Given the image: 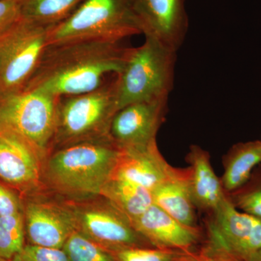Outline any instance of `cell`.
Instances as JSON below:
<instances>
[{
    "mask_svg": "<svg viewBox=\"0 0 261 261\" xmlns=\"http://www.w3.org/2000/svg\"><path fill=\"white\" fill-rule=\"evenodd\" d=\"M176 51L152 38L130 47L121 73L116 75L118 108L169 98L174 85Z\"/></svg>",
    "mask_w": 261,
    "mask_h": 261,
    "instance_id": "cell-4",
    "label": "cell"
},
{
    "mask_svg": "<svg viewBox=\"0 0 261 261\" xmlns=\"http://www.w3.org/2000/svg\"><path fill=\"white\" fill-rule=\"evenodd\" d=\"M44 159L34 149L0 132V179L23 193L37 191L43 185Z\"/></svg>",
    "mask_w": 261,
    "mask_h": 261,
    "instance_id": "cell-14",
    "label": "cell"
},
{
    "mask_svg": "<svg viewBox=\"0 0 261 261\" xmlns=\"http://www.w3.org/2000/svg\"><path fill=\"white\" fill-rule=\"evenodd\" d=\"M99 197L108 200L132 223L153 204L152 194L147 189L118 178H110Z\"/></svg>",
    "mask_w": 261,
    "mask_h": 261,
    "instance_id": "cell-19",
    "label": "cell"
},
{
    "mask_svg": "<svg viewBox=\"0 0 261 261\" xmlns=\"http://www.w3.org/2000/svg\"><path fill=\"white\" fill-rule=\"evenodd\" d=\"M0 261H12L11 260H8V259H5L4 257L0 256Z\"/></svg>",
    "mask_w": 261,
    "mask_h": 261,
    "instance_id": "cell-30",
    "label": "cell"
},
{
    "mask_svg": "<svg viewBox=\"0 0 261 261\" xmlns=\"http://www.w3.org/2000/svg\"><path fill=\"white\" fill-rule=\"evenodd\" d=\"M69 261H117L112 252L75 231L63 247Z\"/></svg>",
    "mask_w": 261,
    "mask_h": 261,
    "instance_id": "cell-23",
    "label": "cell"
},
{
    "mask_svg": "<svg viewBox=\"0 0 261 261\" xmlns=\"http://www.w3.org/2000/svg\"><path fill=\"white\" fill-rule=\"evenodd\" d=\"M132 224L157 248L195 251L200 248L197 247L204 238L203 231L200 226L181 224L154 204Z\"/></svg>",
    "mask_w": 261,
    "mask_h": 261,
    "instance_id": "cell-13",
    "label": "cell"
},
{
    "mask_svg": "<svg viewBox=\"0 0 261 261\" xmlns=\"http://www.w3.org/2000/svg\"><path fill=\"white\" fill-rule=\"evenodd\" d=\"M186 160L190 163V191L196 209L212 214L226 194L215 173L208 152L192 145Z\"/></svg>",
    "mask_w": 261,
    "mask_h": 261,
    "instance_id": "cell-16",
    "label": "cell"
},
{
    "mask_svg": "<svg viewBox=\"0 0 261 261\" xmlns=\"http://www.w3.org/2000/svg\"><path fill=\"white\" fill-rule=\"evenodd\" d=\"M188 261H242L219 242L207 236L197 256Z\"/></svg>",
    "mask_w": 261,
    "mask_h": 261,
    "instance_id": "cell-26",
    "label": "cell"
},
{
    "mask_svg": "<svg viewBox=\"0 0 261 261\" xmlns=\"http://www.w3.org/2000/svg\"><path fill=\"white\" fill-rule=\"evenodd\" d=\"M85 0H18L20 16L44 25H56L68 18Z\"/></svg>",
    "mask_w": 261,
    "mask_h": 261,
    "instance_id": "cell-20",
    "label": "cell"
},
{
    "mask_svg": "<svg viewBox=\"0 0 261 261\" xmlns=\"http://www.w3.org/2000/svg\"><path fill=\"white\" fill-rule=\"evenodd\" d=\"M120 149L111 137L55 149L43 169V182L73 199L99 196L112 176Z\"/></svg>",
    "mask_w": 261,
    "mask_h": 261,
    "instance_id": "cell-2",
    "label": "cell"
},
{
    "mask_svg": "<svg viewBox=\"0 0 261 261\" xmlns=\"http://www.w3.org/2000/svg\"><path fill=\"white\" fill-rule=\"evenodd\" d=\"M251 261H261V249L257 252L256 255L254 256Z\"/></svg>",
    "mask_w": 261,
    "mask_h": 261,
    "instance_id": "cell-29",
    "label": "cell"
},
{
    "mask_svg": "<svg viewBox=\"0 0 261 261\" xmlns=\"http://www.w3.org/2000/svg\"><path fill=\"white\" fill-rule=\"evenodd\" d=\"M135 5V0H85L51 29L48 44L87 39L122 42L142 34Z\"/></svg>",
    "mask_w": 261,
    "mask_h": 261,
    "instance_id": "cell-5",
    "label": "cell"
},
{
    "mask_svg": "<svg viewBox=\"0 0 261 261\" xmlns=\"http://www.w3.org/2000/svg\"><path fill=\"white\" fill-rule=\"evenodd\" d=\"M130 47L123 41L101 39L48 44L23 89L56 97L92 92L121 73Z\"/></svg>",
    "mask_w": 261,
    "mask_h": 261,
    "instance_id": "cell-1",
    "label": "cell"
},
{
    "mask_svg": "<svg viewBox=\"0 0 261 261\" xmlns=\"http://www.w3.org/2000/svg\"><path fill=\"white\" fill-rule=\"evenodd\" d=\"M200 247L192 252L157 247H125L110 251L117 261H188L198 255Z\"/></svg>",
    "mask_w": 261,
    "mask_h": 261,
    "instance_id": "cell-22",
    "label": "cell"
},
{
    "mask_svg": "<svg viewBox=\"0 0 261 261\" xmlns=\"http://www.w3.org/2000/svg\"><path fill=\"white\" fill-rule=\"evenodd\" d=\"M152 202L181 224L198 226L195 206L190 191V169L178 168L176 173L152 192Z\"/></svg>",
    "mask_w": 261,
    "mask_h": 261,
    "instance_id": "cell-17",
    "label": "cell"
},
{
    "mask_svg": "<svg viewBox=\"0 0 261 261\" xmlns=\"http://www.w3.org/2000/svg\"><path fill=\"white\" fill-rule=\"evenodd\" d=\"M21 18L18 0H0V34Z\"/></svg>",
    "mask_w": 261,
    "mask_h": 261,
    "instance_id": "cell-28",
    "label": "cell"
},
{
    "mask_svg": "<svg viewBox=\"0 0 261 261\" xmlns=\"http://www.w3.org/2000/svg\"><path fill=\"white\" fill-rule=\"evenodd\" d=\"M23 212V204L18 195L0 184V216H14Z\"/></svg>",
    "mask_w": 261,
    "mask_h": 261,
    "instance_id": "cell-27",
    "label": "cell"
},
{
    "mask_svg": "<svg viewBox=\"0 0 261 261\" xmlns=\"http://www.w3.org/2000/svg\"><path fill=\"white\" fill-rule=\"evenodd\" d=\"M25 239L30 245L63 249L77 231L73 211L68 204L30 200L23 204Z\"/></svg>",
    "mask_w": 261,
    "mask_h": 261,
    "instance_id": "cell-11",
    "label": "cell"
},
{
    "mask_svg": "<svg viewBox=\"0 0 261 261\" xmlns=\"http://www.w3.org/2000/svg\"><path fill=\"white\" fill-rule=\"evenodd\" d=\"M59 99L25 89L0 96V132L28 145L46 161L53 149Z\"/></svg>",
    "mask_w": 261,
    "mask_h": 261,
    "instance_id": "cell-6",
    "label": "cell"
},
{
    "mask_svg": "<svg viewBox=\"0 0 261 261\" xmlns=\"http://www.w3.org/2000/svg\"><path fill=\"white\" fill-rule=\"evenodd\" d=\"M226 195L239 210L261 219V171H254L243 187Z\"/></svg>",
    "mask_w": 261,
    "mask_h": 261,
    "instance_id": "cell-24",
    "label": "cell"
},
{
    "mask_svg": "<svg viewBox=\"0 0 261 261\" xmlns=\"http://www.w3.org/2000/svg\"><path fill=\"white\" fill-rule=\"evenodd\" d=\"M135 8L142 34L177 53L188 31L185 0H135Z\"/></svg>",
    "mask_w": 261,
    "mask_h": 261,
    "instance_id": "cell-12",
    "label": "cell"
},
{
    "mask_svg": "<svg viewBox=\"0 0 261 261\" xmlns=\"http://www.w3.org/2000/svg\"><path fill=\"white\" fill-rule=\"evenodd\" d=\"M224 171L221 178L226 194L243 187L251 177L255 168L261 163V140L239 142L225 154Z\"/></svg>",
    "mask_w": 261,
    "mask_h": 261,
    "instance_id": "cell-18",
    "label": "cell"
},
{
    "mask_svg": "<svg viewBox=\"0 0 261 261\" xmlns=\"http://www.w3.org/2000/svg\"><path fill=\"white\" fill-rule=\"evenodd\" d=\"M111 178H121L152 192L173 176V167L160 152L158 144L140 148L119 149Z\"/></svg>",
    "mask_w": 261,
    "mask_h": 261,
    "instance_id": "cell-15",
    "label": "cell"
},
{
    "mask_svg": "<svg viewBox=\"0 0 261 261\" xmlns=\"http://www.w3.org/2000/svg\"><path fill=\"white\" fill-rule=\"evenodd\" d=\"M207 233L242 261H251L261 249V219L239 210L226 195L210 215Z\"/></svg>",
    "mask_w": 261,
    "mask_h": 261,
    "instance_id": "cell-9",
    "label": "cell"
},
{
    "mask_svg": "<svg viewBox=\"0 0 261 261\" xmlns=\"http://www.w3.org/2000/svg\"><path fill=\"white\" fill-rule=\"evenodd\" d=\"M23 212L0 216V256L12 260L25 245Z\"/></svg>",
    "mask_w": 261,
    "mask_h": 261,
    "instance_id": "cell-21",
    "label": "cell"
},
{
    "mask_svg": "<svg viewBox=\"0 0 261 261\" xmlns=\"http://www.w3.org/2000/svg\"><path fill=\"white\" fill-rule=\"evenodd\" d=\"M53 27L21 18L0 34V96L23 89L37 69Z\"/></svg>",
    "mask_w": 261,
    "mask_h": 261,
    "instance_id": "cell-7",
    "label": "cell"
},
{
    "mask_svg": "<svg viewBox=\"0 0 261 261\" xmlns=\"http://www.w3.org/2000/svg\"><path fill=\"white\" fill-rule=\"evenodd\" d=\"M116 75H110L92 92L60 97L51 152L84 141L111 137V123L119 111Z\"/></svg>",
    "mask_w": 261,
    "mask_h": 261,
    "instance_id": "cell-3",
    "label": "cell"
},
{
    "mask_svg": "<svg viewBox=\"0 0 261 261\" xmlns=\"http://www.w3.org/2000/svg\"><path fill=\"white\" fill-rule=\"evenodd\" d=\"M260 140H261V138H260Z\"/></svg>",
    "mask_w": 261,
    "mask_h": 261,
    "instance_id": "cell-31",
    "label": "cell"
},
{
    "mask_svg": "<svg viewBox=\"0 0 261 261\" xmlns=\"http://www.w3.org/2000/svg\"><path fill=\"white\" fill-rule=\"evenodd\" d=\"M12 261H69L63 249L49 248L25 244Z\"/></svg>",
    "mask_w": 261,
    "mask_h": 261,
    "instance_id": "cell-25",
    "label": "cell"
},
{
    "mask_svg": "<svg viewBox=\"0 0 261 261\" xmlns=\"http://www.w3.org/2000/svg\"><path fill=\"white\" fill-rule=\"evenodd\" d=\"M168 98L132 103L117 112L110 135L119 149L140 148L157 143L165 121Z\"/></svg>",
    "mask_w": 261,
    "mask_h": 261,
    "instance_id": "cell-10",
    "label": "cell"
},
{
    "mask_svg": "<svg viewBox=\"0 0 261 261\" xmlns=\"http://www.w3.org/2000/svg\"><path fill=\"white\" fill-rule=\"evenodd\" d=\"M102 199L99 202H68L79 232L108 250L154 247L134 228L126 216Z\"/></svg>",
    "mask_w": 261,
    "mask_h": 261,
    "instance_id": "cell-8",
    "label": "cell"
}]
</instances>
